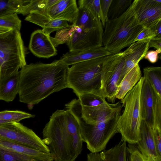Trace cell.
<instances>
[{"mask_svg": "<svg viewBox=\"0 0 161 161\" xmlns=\"http://www.w3.org/2000/svg\"><path fill=\"white\" fill-rule=\"evenodd\" d=\"M69 68L59 59L49 64H26L19 71V101L32 106L68 88Z\"/></svg>", "mask_w": 161, "mask_h": 161, "instance_id": "6da1fadb", "label": "cell"}, {"mask_svg": "<svg viewBox=\"0 0 161 161\" xmlns=\"http://www.w3.org/2000/svg\"><path fill=\"white\" fill-rule=\"evenodd\" d=\"M43 142L53 161H75L78 157L73 145L82 142L78 123L69 110L58 109L50 116L42 131Z\"/></svg>", "mask_w": 161, "mask_h": 161, "instance_id": "7a4b0ae2", "label": "cell"}, {"mask_svg": "<svg viewBox=\"0 0 161 161\" xmlns=\"http://www.w3.org/2000/svg\"><path fill=\"white\" fill-rule=\"evenodd\" d=\"M144 28L137 19L132 2L121 16L106 22L103 33V47L111 54L119 53L134 42Z\"/></svg>", "mask_w": 161, "mask_h": 161, "instance_id": "3957f363", "label": "cell"}, {"mask_svg": "<svg viewBox=\"0 0 161 161\" xmlns=\"http://www.w3.org/2000/svg\"><path fill=\"white\" fill-rule=\"evenodd\" d=\"M79 8L73 31L66 43L69 52L78 51L102 46L103 30L97 15L89 9Z\"/></svg>", "mask_w": 161, "mask_h": 161, "instance_id": "277c9868", "label": "cell"}, {"mask_svg": "<svg viewBox=\"0 0 161 161\" xmlns=\"http://www.w3.org/2000/svg\"><path fill=\"white\" fill-rule=\"evenodd\" d=\"M109 56L72 65L68 70V88L72 89L78 97L85 93L102 92V77Z\"/></svg>", "mask_w": 161, "mask_h": 161, "instance_id": "5b68a950", "label": "cell"}, {"mask_svg": "<svg viewBox=\"0 0 161 161\" xmlns=\"http://www.w3.org/2000/svg\"><path fill=\"white\" fill-rule=\"evenodd\" d=\"M144 78L140 80L120 102L124 108L119 117L117 127L121 140L129 144H136L140 139V127L142 119L140 95Z\"/></svg>", "mask_w": 161, "mask_h": 161, "instance_id": "8992f818", "label": "cell"}, {"mask_svg": "<svg viewBox=\"0 0 161 161\" xmlns=\"http://www.w3.org/2000/svg\"><path fill=\"white\" fill-rule=\"evenodd\" d=\"M25 54L20 31L0 34V78L17 73L26 65Z\"/></svg>", "mask_w": 161, "mask_h": 161, "instance_id": "52a82bcc", "label": "cell"}, {"mask_svg": "<svg viewBox=\"0 0 161 161\" xmlns=\"http://www.w3.org/2000/svg\"><path fill=\"white\" fill-rule=\"evenodd\" d=\"M79 125L83 142L92 153L100 152L105 149L110 140L118 133L117 121L120 115L95 124L84 122L78 116L72 113Z\"/></svg>", "mask_w": 161, "mask_h": 161, "instance_id": "ba28073f", "label": "cell"}, {"mask_svg": "<svg viewBox=\"0 0 161 161\" xmlns=\"http://www.w3.org/2000/svg\"><path fill=\"white\" fill-rule=\"evenodd\" d=\"M0 139L15 142L45 153H50L47 146L33 130L19 122L0 125Z\"/></svg>", "mask_w": 161, "mask_h": 161, "instance_id": "9c48e42d", "label": "cell"}, {"mask_svg": "<svg viewBox=\"0 0 161 161\" xmlns=\"http://www.w3.org/2000/svg\"><path fill=\"white\" fill-rule=\"evenodd\" d=\"M137 19L144 27L155 28L161 21V0L133 1Z\"/></svg>", "mask_w": 161, "mask_h": 161, "instance_id": "30bf717a", "label": "cell"}, {"mask_svg": "<svg viewBox=\"0 0 161 161\" xmlns=\"http://www.w3.org/2000/svg\"><path fill=\"white\" fill-rule=\"evenodd\" d=\"M151 39H145L134 42L122 52V57L124 59V64L119 80L118 85L127 73L144 58L149 48Z\"/></svg>", "mask_w": 161, "mask_h": 161, "instance_id": "8fae6325", "label": "cell"}, {"mask_svg": "<svg viewBox=\"0 0 161 161\" xmlns=\"http://www.w3.org/2000/svg\"><path fill=\"white\" fill-rule=\"evenodd\" d=\"M79 11L76 0H58L47 9L37 11L51 19L64 20L73 24L76 21Z\"/></svg>", "mask_w": 161, "mask_h": 161, "instance_id": "7c38bea8", "label": "cell"}, {"mask_svg": "<svg viewBox=\"0 0 161 161\" xmlns=\"http://www.w3.org/2000/svg\"><path fill=\"white\" fill-rule=\"evenodd\" d=\"M29 47L31 51L38 57L48 58L57 54V50L51 39V36L42 30H37L32 32Z\"/></svg>", "mask_w": 161, "mask_h": 161, "instance_id": "4fadbf2b", "label": "cell"}, {"mask_svg": "<svg viewBox=\"0 0 161 161\" xmlns=\"http://www.w3.org/2000/svg\"><path fill=\"white\" fill-rule=\"evenodd\" d=\"M140 138L139 141L135 144L138 150L154 161H161V156L156 149L152 127L144 120L141 123Z\"/></svg>", "mask_w": 161, "mask_h": 161, "instance_id": "5bb4252c", "label": "cell"}, {"mask_svg": "<svg viewBox=\"0 0 161 161\" xmlns=\"http://www.w3.org/2000/svg\"><path fill=\"white\" fill-rule=\"evenodd\" d=\"M143 78L140 95L141 113L142 120L152 127L153 125V107L155 91L147 80Z\"/></svg>", "mask_w": 161, "mask_h": 161, "instance_id": "9a60e30c", "label": "cell"}, {"mask_svg": "<svg viewBox=\"0 0 161 161\" xmlns=\"http://www.w3.org/2000/svg\"><path fill=\"white\" fill-rule=\"evenodd\" d=\"M111 54L103 47L75 52H69L63 55L59 60L68 66Z\"/></svg>", "mask_w": 161, "mask_h": 161, "instance_id": "2e32d148", "label": "cell"}, {"mask_svg": "<svg viewBox=\"0 0 161 161\" xmlns=\"http://www.w3.org/2000/svg\"><path fill=\"white\" fill-rule=\"evenodd\" d=\"M0 150L23 154L40 161H53L50 153H45L8 140L0 139Z\"/></svg>", "mask_w": 161, "mask_h": 161, "instance_id": "e0dca14e", "label": "cell"}, {"mask_svg": "<svg viewBox=\"0 0 161 161\" xmlns=\"http://www.w3.org/2000/svg\"><path fill=\"white\" fill-rule=\"evenodd\" d=\"M25 20L41 27L43 31L49 36H50L52 32L68 27L69 25L65 20L51 19L37 11L31 12L27 15Z\"/></svg>", "mask_w": 161, "mask_h": 161, "instance_id": "ac0fdd59", "label": "cell"}, {"mask_svg": "<svg viewBox=\"0 0 161 161\" xmlns=\"http://www.w3.org/2000/svg\"><path fill=\"white\" fill-rule=\"evenodd\" d=\"M19 71L0 78V100L10 102L18 94Z\"/></svg>", "mask_w": 161, "mask_h": 161, "instance_id": "d6986e66", "label": "cell"}, {"mask_svg": "<svg viewBox=\"0 0 161 161\" xmlns=\"http://www.w3.org/2000/svg\"><path fill=\"white\" fill-rule=\"evenodd\" d=\"M142 75L140 68L138 64L127 73L119 85L116 98L122 100L139 81L142 77Z\"/></svg>", "mask_w": 161, "mask_h": 161, "instance_id": "ffe728a7", "label": "cell"}, {"mask_svg": "<svg viewBox=\"0 0 161 161\" xmlns=\"http://www.w3.org/2000/svg\"><path fill=\"white\" fill-rule=\"evenodd\" d=\"M124 64L122 57L108 78L103 90L106 99L111 103H115L118 82Z\"/></svg>", "mask_w": 161, "mask_h": 161, "instance_id": "44dd1931", "label": "cell"}, {"mask_svg": "<svg viewBox=\"0 0 161 161\" xmlns=\"http://www.w3.org/2000/svg\"><path fill=\"white\" fill-rule=\"evenodd\" d=\"M105 161H128L129 153L126 142L121 139L114 147L103 151Z\"/></svg>", "mask_w": 161, "mask_h": 161, "instance_id": "7402d4cb", "label": "cell"}, {"mask_svg": "<svg viewBox=\"0 0 161 161\" xmlns=\"http://www.w3.org/2000/svg\"><path fill=\"white\" fill-rule=\"evenodd\" d=\"M58 0H26L18 14L28 15L34 11H42L47 9Z\"/></svg>", "mask_w": 161, "mask_h": 161, "instance_id": "603a6c76", "label": "cell"}, {"mask_svg": "<svg viewBox=\"0 0 161 161\" xmlns=\"http://www.w3.org/2000/svg\"><path fill=\"white\" fill-rule=\"evenodd\" d=\"M143 73V77L147 80L155 92L161 96V67H145Z\"/></svg>", "mask_w": 161, "mask_h": 161, "instance_id": "cb8c5ba5", "label": "cell"}, {"mask_svg": "<svg viewBox=\"0 0 161 161\" xmlns=\"http://www.w3.org/2000/svg\"><path fill=\"white\" fill-rule=\"evenodd\" d=\"M25 0H0V16L18 14Z\"/></svg>", "mask_w": 161, "mask_h": 161, "instance_id": "d4e9b609", "label": "cell"}, {"mask_svg": "<svg viewBox=\"0 0 161 161\" xmlns=\"http://www.w3.org/2000/svg\"><path fill=\"white\" fill-rule=\"evenodd\" d=\"M132 2L131 0H112L108 12V19H113L121 16Z\"/></svg>", "mask_w": 161, "mask_h": 161, "instance_id": "484cf974", "label": "cell"}, {"mask_svg": "<svg viewBox=\"0 0 161 161\" xmlns=\"http://www.w3.org/2000/svg\"><path fill=\"white\" fill-rule=\"evenodd\" d=\"M35 115L19 110H5L0 112V120L9 122H19L23 119L34 117Z\"/></svg>", "mask_w": 161, "mask_h": 161, "instance_id": "4316f807", "label": "cell"}, {"mask_svg": "<svg viewBox=\"0 0 161 161\" xmlns=\"http://www.w3.org/2000/svg\"><path fill=\"white\" fill-rule=\"evenodd\" d=\"M21 26V21L17 13L0 16V27L20 31Z\"/></svg>", "mask_w": 161, "mask_h": 161, "instance_id": "83f0119b", "label": "cell"}, {"mask_svg": "<svg viewBox=\"0 0 161 161\" xmlns=\"http://www.w3.org/2000/svg\"><path fill=\"white\" fill-rule=\"evenodd\" d=\"M71 25L68 27L57 31L54 37H51V39L55 47L60 44L67 43L73 32Z\"/></svg>", "mask_w": 161, "mask_h": 161, "instance_id": "f1b7e54d", "label": "cell"}, {"mask_svg": "<svg viewBox=\"0 0 161 161\" xmlns=\"http://www.w3.org/2000/svg\"><path fill=\"white\" fill-rule=\"evenodd\" d=\"M0 161H40L19 153L0 150Z\"/></svg>", "mask_w": 161, "mask_h": 161, "instance_id": "f546056e", "label": "cell"}, {"mask_svg": "<svg viewBox=\"0 0 161 161\" xmlns=\"http://www.w3.org/2000/svg\"><path fill=\"white\" fill-rule=\"evenodd\" d=\"M78 8H87L96 14L99 17L102 24L103 19L100 0H79L78 1Z\"/></svg>", "mask_w": 161, "mask_h": 161, "instance_id": "4dcf8cb0", "label": "cell"}, {"mask_svg": "<svg viewBox=\"0 0 161 161\" xmlns=\"http://www.w3.org/2000/svg\"><path fill=\"white\" fill-rule=\"evenodd\" d=\"M153 127H161V96L155 91L153 107Z\"/></svg>", "mask_w": 161, "mask_h": 161, "instance_id": "1f68e13d", "label": "cell"}, {"mask_svg": "<svg viewBox=\"0 0 161 161\" xmlns=\"http://www.w3.org/2000/svg\"><path fill=\"white\" fill-rule=\"evenodd\" d=\"M127 150L129 153L128 161H154L143 155L135 144H129Z\"/></svg>", "mask_w": 161, "mask_h": 161, "instance_id": "d6a6232c", "label": "cell"}, {"mask_svg": "<svg viewBox=\"0 0 161 161\" xmlns=\"http://www.w3.org/2000/svg\"><path fill=\"white\" fill-rule=\"evenodd\" d=\"M155 28L144 27L135 39L134 42L145 39H152L155 37Z\"/></svg>", "mask_w": 161, "mask_h": 161, "instance_id": "836d02e7", "label": "cell"}, {"mask_svg": "<svg viewBox=\"0 0 161 161\" xmlns=\"http://www.w3.org/2000/svg\"><path fill=\"white\" fill-rule=\"evenodd\" d=\"M112 0H100L101 12L103 19L102 25L105 27L106 22L108 20V14Z\"/></svg>", "mask_w": 161, "mask_h": 161, "instance_id": "e575fe53", "label": "cell"}, {"mask_svg": "<svg viewBox=\"0 0 161 161\" xmlns=\"http://www.w3.org/2000/svg\"><path fill=\"white\" fill-rule=\"evenodd\" d=\"M161 51L158 50L156 51H148L144 57L145 59L147 60L152 63H156L158 58V54L160 53Z\"/></svg>", "mask_w": 161, "mask_h": 161, "instance_id": "d590c367", "label": "cell"}, {"mask_svg": "<svg viewBox=\"0 0 161 161\" xmlns=\"http://www.w3.org/2000/svg\"><path fill=\"white\" fill-rule=\"evenodd\" d=\"M86 161H105L103 151L96 153H91L88 154Z\"/></svg>", "mask_w": 161, "mask_h": 161, "instance_id": "8d00e7d4", "label": "cell"}, {"mask_svg": "<svg viewBox=\"0 0 161 161\" xmlns=\"http://www.w3.org/2000/svg\"><path fill=\"white\" fill-rule=\"evenodd\" d=\"M149 47H153L161 51V38L154 37L151 39Z\"/></svg>", "mask_w": 161, "mask_h": 161, "instance_id": "74e56055", "label": "cell"}, {"mask_svg": "<svg viewBox=\"0 0 161 161\" xmlns=\"http://www.w3.org/2000/svg\"><path fill=\"white\" fill-rule=\"evenodd\" d=\"M155 37L161 38V21L157 25L155 29Z\"/></svg>", "mask_w": 161, "mask_h": 161, "instance_id": "f35d334b", "label": "cell"}, {"mask_svg": "<svg viewBox=\"0 0 161 161\" xmlns=\"http://www.w3.org/2000/svg\"><path fill=\"white\" fill-rule=\"evenodd\" d=\"M11 29L0 27V34H2L7 31H8Z\"/></svg>", "mask_w": 161, "mask_h": 161, "instance_id": "ab89813d", "label": "cell"}, {"mask_svg": "<svg viewBox=\"0 0 161 161\" xmlns=\"http://www.w3.org/2000/svg\"><path fill=\"white\" fill-rule=\"evenodd\" d=\"M10 123L9 122L3 120H0V125H2L8 123Z\"/></svg>", "mask_w": 161, "mask_h": 161, "instance_id": "60d3db41", "label": "cell"}]
</instances>
